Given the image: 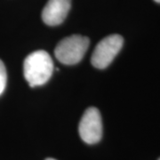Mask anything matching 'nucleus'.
Returning a JSON list of instances; mask_svg holds the SVG:
<instances>
[{"mask_svg":"<svg viewBox=\"0 0 160 160\" xmlns=\"http://www.w3.org/2000/svg\"><path fill=\"white\" fill-rule=\"evenodd\" d=\"M53 71V62L48 52L43 50L29 54L23 63L25 79L32 87L42 86L50 79Z\"/></svg>","mask_w":160,"mask_h":160,"instance_id":"obj_1","label":"nucleus"},{"mask_svg":"<svg viewBox=\"0 0 160 160\" xmlns=\"http://www.w3.org/2000/svg\"><path fill=\"white\" fill-rule=\"evenodd\" d=\"M89 38L81 35H72L61 40L55 47L54 54L59 62L73 65L83 59L89 46Z\"/></svg>","mask_w":160,"mask_h":160,"instance_id":"obj_2","label":"nucleus"},{"mask_svg":"<svg viewBox=\"0 0 160 160\" xmlns=\"http://www.w3.org/2000/svg\"><path fill=\"white\" fill-rule=\"evenodd\" d=\"M123 44L124 39L118 34L109 35L101 40L92 54V66L100 69L108 67L119 52Z\"/></svg>","mask_w":160,"mask_h":160,"instance_id":"obj_3","label":"nucleus"},{"mask_svg":"<svg viewBox=\"0 0 160 160\" xmlns=\"http://www.w3.org/2000/svg\"><path fill=\"white\" fill-rule=\"evenodd\" d=\"M78 132L81 139L87 144L100 142L102 136V122L100 111L96 108H88L80 120Z\"/></svg>","mask_w":160,"mask_h":160,"instance_id":"obj_4","label":"nucleus"},{"mask_svg":"<svg viewBox=\"0 0 160 160\" xmlns=\"http://www.w3.org/2000/svg\"><path fill=\"white\" fill-rule=\"evenodd\" d=\"M71 6V0H48L42 12L43 22L49 26L62 22Z\"/></svg>","mask_w":160,"mask_h":160,"instance_id":"obj_5","label":"nucleus"},{"mask_svg":"<svg viewBox=\"0 0 160 160\" xmlns=\"http://www.w3.org/2000/svg\"><path fill=\"white\" fill-rule=\"evenodd\" d=\"M7 74L4 62L0 60V95L4 92L6 86Z\"/></svg>","mask_w":160,"mask_h":160,"instance_id":"obj_6","label":"nucleus"},{"mask_svg":"<svg viewBox=\"0 0 160 160\" xmlns=\"http://www.w3.org/2000/svg\"><path fill=\"white\" fill-rule=\"evenodd\" d=\"M155 2H157V3H159L160 4V0H154Z\"/></svg>","mask_w":160,"mask_h":160,"instance_id":"obj_7","label":"nucleus"},{"mask_svg":"<svg viewBox=\"0 0 160 160\" xmlns=\"http://www.w3.org/2000/svg\"><path fill=\"white\" fill-rule=\"evenodd\" d=\"M46 160H55V159H53V158H47V159Z\"/></svg>","mask_w":160,"mask_h":160,"instance_id":"obj_8","label":"nucleus"},{"mask_svg":"<svg viewBox=\"0 0 160 160\" xmlns=\"http://www.w3.org/2000/svg\"><path fill=\"white\" fill-rule=\"evenodd\" d=\"M158 160H160V158H159V159H158Z\"/></svg>","mask_w":160,"mask_h":160,"instance_id":"obj_9","label":"nucleus"}]
</instances>
